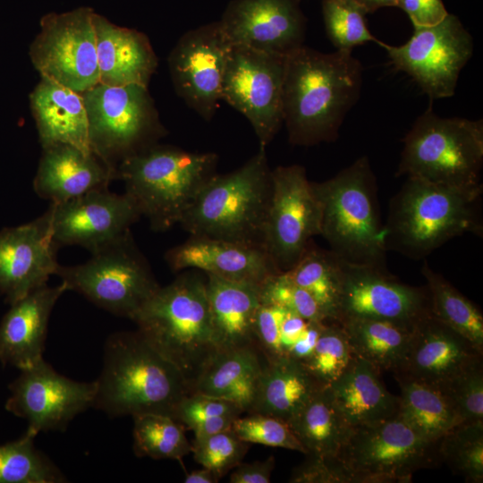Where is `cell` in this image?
<instances>
[{
	"instance_id": "f6af8a7d",
	"label": "cell",
	"mask_w": 483,
	"mask_h": 483,
	"mask_svg": "<svg viewBox=\"0 0 483 483\" xmlns=\"http://www.w3.org/2000/svg\"><path fill=\"white\" fill-rule=\"evenodd\" d=\"M259 294L261 303L282 307L307 320L327 321L312 296L284 272L267 279L259 287Z\"/></svg>"
},
{
	"instance_id": "ba28073f",
	"label": "cell",
	"mask_w": 483,
	"mask_h": 483,
	"mask_svg": "<svg viewBox=\"0 0 483 483\" xmlns=\"http://www.w3.org/2000/svg\"><path fill=\"white\" fill-rule=\"evenodd\" d=\"M483 121L446 118L428 107L403 140L397 175L435 183L481 185Z\"/></svg>"
},
{
	"instance_id": "6da1fadb",
	"label": "cell",
	"mask_w": 483,
	"mask_h": 483,
	"mask_svg": "<svg viewBox=\"0 0 483 483\" xmlns=\"http://www.w3.org/2000/svg\"><path fill=\"white\" fill-rule=\"evenodd\" d=\"M361 84L362 66L352 51L322 53L301 46L287 55L283 119L290 143L308 147L335 140Z\"/></svg>"
},
{
	"instance_id": "4fadbf2b",
	"label": "cell",
	"mask_w": 483,
	"mask_h": 483,
	"mask_svg": "<svg viewBox=\"0 0 483 483\" xmlns=\"http://www.w3.org/2000/svg\"><path fill=\"white\" fill-rule=\"evenodd\" d=\"M322 206L302 165L272 170V194L264 231V249L281 272L291 269L314 236L320 235Z\"/></svg>"
},
{
	"instance_id": "9a60e30c",
	"label": "cell",
	"mask_w": 483,
	"mask_h": 483,
	"mask_svg": "<svg viewBox=\"0 0 483 483\" xmlns=\"http://www.w3.org/2000/svg\"><path fill=\"white\" fill-rule=\"evenodd\" d=\"M286 56L233 46L226 63L222 100L250 123L259 148H266L284 123Z\"/></svg>"
},
{
	"instance_id": "44dd1931",
	"label": "cell",
	"mask_w": 483,
	"mask_h": 483,
	"mask_svg": "<svg viewBox=\"0 0 483 483\" xmlns=\"http://www.w3.org/2000/svg\"><path fill=\"white\" fill-rule=\"evenodd\" d=\"M58 248L48 209L29 223L0 231V292L10 305L55 275Z\"/></svg>"
},
{
	"instance_id": "681fc988",
	"label": "cell",
	"mask_w": 483,
	"mask_h": 483,
	"mask_svg": "<svg viewBox=\"0 0 483 483\" xmlns=\"http://www.w3.org/2000/svg\"><path fill=\"white\" fill-rule=\"evenodd\" d=\"M397 6L407 13L413 27L435 25L448 14L442 0H399Z\"/></svg>"
},
{
	"instance_id": "d4e9b609",
	"label": "cell",
	"mask_w": 483,
	"mask_h": 483,
	"mask_svg": "<svg viewBox=\"0 0 483 483\" xmlns=\"http://www.w3.org/2000/svg\"><path fill=\"white\" fill-rule=\"evenodd\" d=\"M115 178L116 170L94 152L55 144L43 148L33 188L38 197L60 203L108 187Z\"/></svg>"
},
{
	"instance_id": "1f68e13d",
	"label": "cell",
	"mask_w": 483,
	"mask_h": 483,
	"mask_svg": "<svg viewBox=\"0 0 483 483\" xmlns=\"http://www.w3.org/2000/svg\"><path fill=\"white\" fill-rule=\"evenodd\" d=\"M394 376L401 390L397 417L419 436L437 442L463 422L439 388L401 374Z\"/></svg>"
},
{
	"instance_id": "bcb514c9",
	"label": "cell",
	"mask_w": 483,
	"mask_h": 483,
	"mask_svg": "<svg viewBox=\"0 0 483 483\" xmlns=\"http://www.w3.org/2000/svg\"><path fill=\"white\" fill-rule=\"evenodd\" d=\"M439 389L451 401L463 422L483 420V361Z\"/></svg>"
},
{
	"instance_id": "9c48e42d",
	"label": "cell",
	"mask_w": 483,
	"mask_h": 483,
	"mask_svg": "<svg viewBox=\"0 0 483 483\" xmlns=\"http://www.w3.org/2000/svg\"><path fill=\"white\" fill-rule=\"evenodd\" d=\"M55 275L68 291L130 319L160 287L131 231L91 252L82 264L60 265Z\"/></svg>"
},
{
	"instance_id": "7a4b0ae2",
	"label": "cell",
	"mask_w": 483,
	"mask_h": 483,
	"mask_svg": "<svg viewBox=\"0 0 483 483\" xmlns=\"http://www.w3.org/2000/svg\"><path fill=\"white\" fill-rule=\"evenodd\" d=\"M94 408L109 417L159 413L174 417L191 394L182 373L136 331L111 335L104 347Z\"/></svg>"
},
{
	"instance_id": "484cf974",
	"label": "cell",
	"mask_w": 483,
	"mask_h": 483,
	"mask_svg": "<svg viewBox=\"0 0 483 483\" xmlns=\"http://www.w3.org/2000/svg\"><path fill=\"white\" fill-rule=\"evenodd\" d=\"M99 83L109 86H148L157 68V57L148 37L120 27L95 13Z\"/></svg>"
},
{
	"instance_id": "ee69618b",
	"label": "cell",
	"mask_w": 483,
	"mask_h": 483,
	"mask_svg": "<svg viewBox=\"0 0 483 483\" xmlns=\"http://www.w3.org/2000/svg\"><path fill=\"white\" fill-rule=\"evenodd\" d=\"M233 433L248 444L280 447L305 454V449L284 420L260 413L238 417L232 425Z\"/></svg>"
},
{
	"instance_id": "cb8c5ba5",
	"label": "cell",
	"mask_w": 483,
	"mask_h": 483,
	"mask_svg": "<svg viewBox=\"0 0 483 483\" xmlns=\"http://www.w3.org/2000/svg\"><path fill=\"white\" fill-rule=\"evenodd\" d=\"M68 291L61 283L47 284L11 304L0 322V362L20 370L43 360L47 326L59 298Z\"/></svg>"
},
{
	"instance_id": "8fae6325",
	"label": "cell",
	"mask_w": 483,
	"mask_h": 483,
	"mask_svg": "<svg viewBox=\"0 0 483 483\" xmlns=\"http://www.w3.org/2000/svg\"><path fill=\"white\" fill-rule=\"evenodd\" d=\"M437 446L394 417L352 427L336 457L352 483H402L441 462Z\"/></svg>"
},
{
	"instance_id": "b9f144b4",
	"label": "cell",
	"mask_w": 483,
	"mask_h": 483,
	"mask_svg": "<svg viewBox=\"0 0 483 483\" xmlns=\"http://www.w3.org/2000/svg\"><path fill=\"white\" fill-rule=\"evenodd\" d=\"M368 12L355 0H322V13L327 36L337 50L352 49L377 39L368 29Z\"/></svg>"
},
{
	"instance_id": "f5cc1de1",
	"label": "cell",
	"mask_w": 483,
	"mask_h": 483,
	"mask_svg": "<svg viewBox=\"0 0 483 483\" xmlns=\"http://www.w3.org/2000/svg\"><path fill=\"white\" fill-rule=\"evenodd\" d=\"M219 479L214 472L207 468L196 470L186 475L185 483H216Z\"/></svg>"
},
{
	"instance_id": "f546056e",
	"label": "cell",
	"mask_w": 483,
	"mask_h": 483,
	"mask_svg": "<svg viewBox=\"0 0 483 483\" xmlns=\"http://www.w3.org/2000/svg\"><path fill=\"white\" fill-rule=\"evenodd\" d=\"M322 387L300 361L267 360L248 413L270 415L288 423Z\"/></svg>"
},
{
	"instance_id": "f907efd6",
	"label": "cell",
	"mask_w": 483,
	"mask_h": 483,
	"mask_svg": "<svg viewBox=\"0 0 483 483\" xmlns=\"http://www.w3.org/2000/svg\"><path fill=\"white\" fill-rule=\"evenodd\" d=\"M275 468V458L268 457L264 461L250 463H240L230 475L231 483H269Z\"/></svg>"
},
{
	"instance_id": "c3c4849f",
	"label": "cell",
	"mask_w": 483,
	"mask_h": 483,
	"mask_svg": "<svg viewBox=\"0 0 483 483\" xmlns=\"http://www.w3.org/2000/svg\"><path fill=\"white\" fill-rule=\"evenodd\" d=\"M305 461L293 469L289 482L292 483H352L349 472L335 456L322 457L305 454Z\"/></svg>"
},
{
	"instance_id": "7bdbcfd3",
	"label": "cell",
	"mask_w": 483,
	"mask_h": 483,
	"mask_svg": "<svg viewBox=\"0 0 483 483\" xmlns=\"http://www.w3.org/2000/svg\"><path fill=\"white\" fill-rule=\"evenodd\" d=\"M249 447V444L230 428L203 438H194L191 452L198 463L220 479L242 462Z\"/></svg>"
},
{
	"instance_id": "816d5d0a",
	"label": "cell",
	"mask_w": 483,
	"mask_h": 483,
	"mask_svg": "<svg viewBox=\"0 0 483 483\" xmlns=\"http://www.w3.org/2000/svg\"><path fill=\"white\" fill-rule=\"evenodd\" d=\"M237 418L234 416L212 418L195 423L190 429L194 432V438H203L232 428V425Z\"/></svg>"
},
{
	"instance_id": "3957f363",
	"label": "cell",
	"mask_w": 483,
	"mask_h": 483,
	"mask_svg": "<svg viewBox=\"0 0 483 483\" xmlns=\"http://www.w3.org/2000/svg\"><path fill=\"white\" fill-rule=\"evenodd\" d=\"M482 191V184L450 186L407 177L384 225L386 250L419 259L454 237L481 235Z\"/></svg>"
},
{
	"instance_id": "60d3db41",
	"label": "cell",
	"mask_w": 483,
	"mask_h": 483,
	"mask_svg": "<svg viewBox=\"0 0 483 483\" xmlns=\"http://www.w3.org/2000/svg\"><path fill=\"white\" fill-rule=\"evenodd\" d=\"M354 358L341 325L326 321L312 352L301 363L319 384L328 386L347 369Z\"/></svg>"
},
{
	"instance_id": "f1b7e54d",
	"label": "cell",
	"mask_w": 483,
	"mask_h": 483,
	"mask_svg": "<svg viewBox=\"0 0 483 483\" xmlns=\"http://www.w3.org/2000/svg\"><path fill=\"white\" fill-rule=\"evenodd\" d=\"M328 387L336 407L352 428L398 415L399 396L385 387L377 368L359 357L355 356Z\"/></svg>"
},
{
	"instance_id": "5bb4252c",
	"label": "cell",
	"mask_w": 483,
	"mask_h": 483,
	"mask_svg": "<svg viewBox=\"0 0 483 483\" xmlns=\"http://www.w3.org/2000/svg\"><path fill=\"white\" fill-rule=\"evenodd\" d=\"M377 44L393 65L410 75L430 99L453 96L460 72L473 53V39L459 18L448 13L440 22L414 27L401 46Z\"/></svg>"
},
{
	"instance_id": "7402d4cb",
	"label": "cell",
	"mask_w": 483,
	"mask_h": 483,
	"mask_svg": "<svg viewBox=\"0 0 483 483\" xmlns=\"http://www.w3.org/2000/svg\"><path fill=\"white\" fill-rule=\"evenodd\" d=\"M482 357L471 342L429 313L415 325L405 359L393 373L441 388Z\"/></svg>"
},
{
	"instance_id": "db71d44e",
	"label": "cell",
	"mask_w": 483,
	"mask_h": 483,
	"mask_svg": "<svg viewBox=\"0 0 483 483\" xmlns=\"http://www.w3.org/2000/svg\"><path fill=\"white\" fill-rule=\"evenodd\" d=\"M361 4L368 13L374 12L381 7L397 6L399 0H355Z\"/></svg>"
},
{
	"instance_id": "74e56055",
	"label": "cell",
	"mask_w": 483,
	"mask_h": 483,
	"mask_svg": "<svg viewBox=\"0 0 483 483\" xmlns=\"http://www.w3.org/2000/svg\"><path fill=\"white\" fill-rule=\"evenodd\" d=\"M313 322L282 307L261 303L255 325L257 345L267 360L290 359Z\"/></svg>"
},
{
	"instance_id": "f35d334b",
	"label": "cell",
	"mask_w": 483,
	"mask_h": 483,
	"mask_svg": "<svg viewBox=\"0 0 483 483\" xmlns=\"http://www.w3.org/2000/svg\"><path fill=\"white\" fill-rule=\"evenodd\" d=\"M267 360L257 345L219 352L194 382L191 394L222 398L234 384L260 372Z\"/></svg>"
},
{
	"instance_id": "ab89813d",
	"label": "cell",
	"mask_w": 483,
	"mask_h": 483,
	"mask_svg": "<svg viewBox=\"0 0 483 483\" xmlns=\"http://www.w3.org/2000/svg\"><path fill=\"white\" fill-rule=\"evenodd\" d=\"M438 455L466 481H483V420L462 422L438 441Z\"/></svg>"
},
{
	"instance_id": "e575fe53",
	"label": "cell",
	"mask_w": 483,
	"mask_h": 483,
	"mask_svg": "<svg viewBox=\"0 0 483 483\" xmlns=\"http://www.w3.org/2000/svg\"><path fill=\"white\" fill-rule=\"evenodd\" d=\"M284 273L312 296L327 321H335L342 260L332 250L311 242L299 261Z\"/></svg>"
},
{
	"instance_id": "2e32d148",
	"label": "cell",
	"mask_w": 483,
	"mask_h": 483,
	"mask_svg": "<svg viewBox=\"0 0 483 483\" xmlns=\"http://www.w3.org/2000/svg\"><path fill=\"white\" fill-rule=\"evenodd\" d=\"M233 47L218 21L184 33L172 49L168 67L178 96L204 120L222 100V84Z\"/></svg>"
},
{
	"instance_id": "5b68a950",
	"label": "cell",
	"mask_w": 483,
	"mask_h": 483,
	"mask_svg": "<svg viewBox=\"0 0 483 483\" xmlns=\"http://www.w3.org/2000/svg\"><path fill=\"white\" fill-rule=\"evenodd\" d=\"M218 156L154 144L120 162L117 178L150 227L165 232L179 224L205 184L216 174Z\"/></svg>"
},
{
	"instance_id": "e0dca14e",
	"label": "cell",
	"mask_w": 483,
	"mask_h": 483,
	"mask_svg": "<svg viewBox=\"0 0 483 483\" xmlns=\"http://www.w3.org/2000/svg\"><path fill=\"white\" fill-rule=\"evenodd\" d=\"M5 409L27 420L38 435L64 430L80 413L93 406L96 383L79 382L55 371L44 359L25 369L9 386Z\"/></svg>"
},
{
	"instance_id": "ffe728a7",
	"label": "cell",
	"mask_w": 483,
	"mask_h": 483,
	"mask_svg": "<svg viewBox=\"0 0 483 483\" xmlns=\"http://www.w3.org/2000/svg\"><path fill=\"white\" fill-rule=\"evenodd\" d=\"M300 0H233L218 21L233 46L286 56L303 46Z\"/></svg>"
},
{
	"instance_id": "7dc6e473",
	"label": "cell",
	"mask_w": 483,
	"mask_h": 483,
	"mask_svg": "<svg viewBox=\"0 0 483 483\" xmlns=\"http://www.w3.org/2000/svg\"><path fill=\"white\" fill-rule=\"evenodd\" d=\"M243 411L229 400L194 393L189 394L180 402L174 419L190 429L201 420L222 416L240 417Z\"/></svg>"
},
{
	"instance_id": "d590c367",
	"label": "cell",
	"mask_w": 483,
	"mask_h": 483,
	"mask_svg": "<svg viewBox=\"0 0 483 483\" xmlns=\"http://www.w3.org/2000/svg\"><path fill=\"white\" fill-rule=\"evenodd\" d=\"M132 419V448L136 456L180 460L191 452L184 427L173 417L143 413Z\"/></svg>"
},
{
	"instance_id": "8d00e7d4",
	"label": "cell",
	"mask_w": 483,
	"mask_h": 483,
	"mask_svg": "<svg viewBox=\"0 0 483 483\" xmlns=\"http://www.w3.org/2000/svg\"><path fill=\"white\" fill-rule=\"evenodd\" d=\"M30 431L0 445V483H62L67 479L54 462L34 445Z\"/></svg>"
},
{
	"instance_id": "603a6c76",
	"label": "cell",
	"mask_w": 483,
	"mask_h": 483,
	"mask_svg": "<svg viewBox=\"0 0 483 483\" xmlns=\"http://www.w3.org/2000/svg\"><path fill=\"white\" fill-rule=\"evenodd\" d=\"M165 259L174 272L199 270L259 286L282 273L260 246L207 236L191 235L184 242L169 249Z\"/></svg>"
},
{
	"instance_id": "836d02e7",
	"label": "cell",
	"mask_w": 483,
	"mask_h": 483,
	"mask_svg": "<svg viewBox=\"0 0 483 483\" xmlns=\"http://www.w3.org/2000/svg\"><path fill=\"white\" fill-rule=\"evenodd\" d=\"M429 295L430 314L483 352V316L479 309L434 271L427 260L421 267Z\"/></svg>"
},
{
	"instance_id": "52a82bcc",
	"label": "cell",
	"mask_w": 483,
	"mask_h": 483,
	"mask_svg": "<svg viewBox=\"0 0 483 483\" xmlns=\"http://www.w3.org/2000/svg\"><path fill=\"white\" fill-rule=\"evenodd\" d=\"M314 186L322 206L320 236L329 250L347 263L386 268V230L368 157Z\"/></svg>"
},
{
	"instance_id": "8992f818",
	"label": "cell",
	"mask_w": 483,
	"mask_h": 483,
	"mask_svg": "<svg viewBox=\"0 0 483 483\" xmlns=\"http://www.w3.org/2000/svg\"><path fill=\"white\" fill-rule=\"evenodd\" d=\"M272 194V169L259 148L243 165L216 174L201 189L179 225L191 235L264 248V231Z\"/></svg>"
},
{
	"instance_id": "277c9868",
	"label": "cell",
	"mask_w": 483,
	"mask_h": 483,
	"mask_svg": "<svg viewBox=\"0 0 483 483\" xmlns=\"http://www.w3.org/2000/svg\"><path fill=\"white\" fill-rule=\"evenodd\" d=\"M131 320L145 340L182 373L190 391L218 352L214 342L206 278L181 274L160 286Z\"/></svg>"
},
{
	"instance_id": "4316f807",
	"label": "cell",
	"mask_w": 483,
	"mask_h": 483,
	"mask_svg": "<svg viewBox=\"0 0 483 483\" xmlns=\"http://www.w3.org/2000/svg\"><path fill=\"white\" fill-rule=\"evenodd\" d=\"M259 287L206 275L213 337L218 352L257 345L255 325L261 304Z\"/></svg>"
},
{
	"instance_id": "d6a6232c",
	"label": "cell",
	"mask_w": 483,
	"mask_h": 483,
	"mask_svg": "<svg viewBox=\"0 0 483 483\" xmlns=\"http://www.w3.org/2000/svg\"><path fill=\"white\" fill-rule=\"evenodd\" d=\"M305 454L335 456L352 427L336 407L328 386L317 391L288 422Z\"/></svg>"
},
{
	"instance_id": "d6986e66",
	"label": "cell",
	"mask_w": 483,
	"mask_h": 483,
	"mask_svg": "<svg viewBox=\"0 0 483 483\" xmlns=\"http://www.w3.org/2000/svg\"><path fill=\"white\" fill-rule=\"evenodd\" d=\"M48 211L53 236L59 247L77 245L90 253L131 231L141 216L130 196L114 193L108 187L50 203Z\"/></svg>"
},
{
	"instance_id": "ac0fdd59",
	"label": "cell",
	"mask_w": 483,
	"mask_h": 483,
	"mask_svg": "<svg viewBox=\"0 0 483 483\" xmlns=\"http://www.w3.org/2000/svg\"><path fill=\"white\" fill-rule=\"evenodd\" d=\"M429 313L426 285L416 287L402 283L386 268L342 260L335 322L365 318L416 324Z\"/></svg>"
},
{
	"instance_id": "30bf717a",
	"label": "cell",
	"mask_w": 483,
	"mask_h": 483,
	"mask_svg": "<svg viewBox=\"0 0 483 483\" xmlns=\"http://www.w3.org/2000/svg\"><path fill=\"white\" fill-rule=\"evenodd\" d=\"M81 95L90 148L115 170L124 158L166 134L146 86L98 83Z\"/></svg>"
},
{
	"instance_id": "4dcf8cb0",
	"label": "cell",
	"mask_w": 483,
	"mask_h": 483,
	"mask_svg": "<svg viewBox=\"0 0 483 483\" xmlns=\"http://www.w3.org/2000/svg\"><path fill=\"white\" fill-rule=\"evenodd\" d=\"M356 357L379 371L394 372L409 351L416 324L386 319L354 318L338 322Z\"/></svg>"
},
{
	"instance_id": "83f0119b",
	"label": "cell",
	"mask_w": 483,
	"mask_h": 483,
	"mask_svg": "<svg viewBox=\"0 0 483 483\" xmlns=\"http://www.w3.org/2000/svg\"><path fill=\"white\" fill-rule=\"evenodd\" d=\"M30 101L42 148L70 144L93 152L81 94L40 77L30 95Z\"/></svg>"
},
{
	"instance_id": "7c38bea8",
	"label": "cell",
	"mask_w": 483,
	"mask_h": 483,
	"mask_svg": "<svg viewBox=\"0 0 483 483\" xmlns=\"http://www.w3.org/2000/svg\"><path fill=\"white\" fill-rule=\"evenodd\" d=\"M95 12L80 7L50 13L40 20V31L30 56L41 78L82 94L99 83Z\"/></svg>"
}]
</instances>
